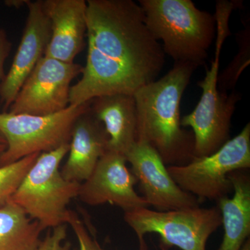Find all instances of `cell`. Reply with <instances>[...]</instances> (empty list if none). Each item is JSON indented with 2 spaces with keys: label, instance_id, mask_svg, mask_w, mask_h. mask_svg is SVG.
Wrapping results in <instances>:
<instances>
[{
  "label": "cell",
  "instance_id": "cell-24",
  "mask_svg": "<svg viewBox=\"0 0 250 250\" xmlns=\"http://www.w3.org/2000/svg\"><path fill=\"white\" fill-rule=\"evenodd\" d=\"M241 250H250V238H248V241L245 242L244 245L242 247Z\"/></svg>",
  "mask_w": 250,
  "mask_h": 250
},
{
  "label": "cell",
  "instance_id": "cell-17",
  "mask_svg": "<svg viewBox=\"0 0 250 250\" xmlns=\"http://www.w3.org/2000/svg\"><path fill=\"white\" fill-rule=\"evenodd\" d=\"M42 231L16 204L9 201L0 207V250H36Z\"/></svg>",
  "mask_w": 250,
  "mask_h": 250
},
{
  "label": "cell",
  "instance_id": "cell-1",
  "mask_svg": "<svg viewBox=\"0 0 250 250\" xmlns=\"http://www.w3.org/2000/svg\"><path fill=\"white\" fill-rule=\"evenodd\" d=\"M86 24V62L70 88V105L102 95H134L158 80L166 54L147 29L139 3L88 0Z\"/></svg>",
  "mask_w": 250,
  "mask_h": 250
},
{
  "label": "cell",
  "instance_id": "cell-11",
  "mask_svg": "<svg viewBox=\"0 0 250 250\" xmlns=\"http://www.w3.org/2000/svg\"><path fill=\"white\" fill-rule=\"evenodd\" d=\"M126 162L123 154L106 151L89 178L81 184L78 195L81 201L90 206L108 203L125 212L149 207L144 197L135 190L138 181L128 169Z\"/></svg>",
  "mask_w": 250,
  "mask_h": 250
},
{
  "label": "cell",
  "instance_id": "cell-26",
  "mask_svg": "<svg viewBox=\"0 0 250 250\" xmlns=\"http://www.w3.org/2000/svg\"><path fill=\"white\" fill-rule=\"evenodd\" d=\"M0 143H4L6 144V141H5V139L3 135L1 134L0 132Z\"/></svg>",
  "mask_w": 250,
  "mask_h": 250
},
{
  "label": "cell",
  "instance_id": "cell-16",
  "mask_svg": "<svg viewBox=\"0 0 250 250\" xmlns=\"http://www.w3.org/2000/svg\"><path fill=\"white\" fill-rule=\"evenodd\" d=\"M228 177L233 196L216 201L225 230L218 250H241L250 234V178L242 170L231 172Z\"/></svg>",
  "mask_w": 250,
  "mask_h": 250
},
{
  "label": "cell",
  "instance_id": "cell-12",
  "mask_svg": "<svg viewBox=\"0 0 250 250\" xmlns=\"http://www.w3.org/2000/svg\"><path fill=\"white\" fill-rule=\"evenodd\" d=\"M28 16L12 65L0 84V101L7 112L37 62L45 55L51 36L50 22L42 0L25 3Z\"/></svg>",
  "mask_w": 250,
  "mask_h": 250
},
{
  "label": "cell",
  "instance_id": "cell-21",
  "mask_svg": "<svg viewBox=\"0 0 250 250\" xmlns=\"http://www.w3.org/2000/svg\"><path fill=\"white\" fill-rule=\"evenodd\" d=\"M68 223L76 235L80 244V250H100V246L98 242L92 238L84 224L81 221L73 211L71 212Z\"/></svg>",
  "mask_w": 250,
  "mask_h": 250
},
{
  "label": "cell",
  "instance_id": "cell-9",
  "mask_svg": "<svg viewBox=\"0 0 250 250\" xmlns=\"http://www.w3.org/2000/svg\"><path fill=\"white\" fill-rule=\"evenodd\" d=\"M83 67L44 56L23 83L9 113L47 116L65 109L70 105L71 82Z\"/></svg>",
  "mask_w": 250,
  "mask_h": 250
},
{
  "label": "cell",
  "instance_id": "cell-23",
  "mask_svg": "<svg viewBox=\"0 0 250 250\" xmlns=\"http://www.w3.org/2000/svg\"><path fill=\"white\" fill-rule=\"evenodd\" d=\"M25 3L26 0H22V1H20V0H11V1H5V4L7 5L10 7L14 6V7L17 8V9L25 4Z\"/></svg>",
  "mask_w": 250,
  "mask_h": 250
},
{
  "label": "cell",
  "instance_id": "cell-25",
  "mask_svg": "<svg viewBox=\"0 0 250 250\" xmlns=\"http://www.w3.org/2000/svg\"><path fill=\"white\" fill-rule=\"evenodd\" d=\"M6 144H4V143H0V156L3 154V152L6 150Z\"/></svg>",
  "mask_w": 250,
  "mask_h": 250
},
{
  "label": "cell",
  "instance_id": "cell-6",
  "mask_svg": "<svg viewBox=\"0 0 250 250\" xmlns=\"http://www.w3.org/2000/svg\"><path fill=\"white\" fill-rule=\"evenodd\" d=\"M124 219L137 235L139 250H147L144 236L148 233L159 235L162 250L172 247L182 250H206L208 238L222 225L218 207L167 211L140 208L125 212Z\"/></svg>",
  "mask_w": 250,
  "mask_h": 250
},
{
  "label": "cell",
  "instance_id": "cell-18",
  "mask_svg": "<svg viewBox=\"0 0 250 250\" xmlns=\"http://www.w3.org/2000/svg\"><path fill=\"white\" fill-rule=\"evenodd\" d=\"M40 154L36 153L9 165L0 166V207L9 201Z\"/></svg>",
  "mask_w": 250,
  "mask_h": 250
},
{
  "label": "cell",
  "instance_id": "cell-15",
  "mask_svg": "<svg viewBox=\"0 0 250 250\" xmlns=\"http://www.w3.org/2000/svg\"><path fill=\"white\" fill-rule=\"evenodd\" d=\"M90 109L107 133L108 150L126 155L138 139L134 95L116 93L97 97L90 100Z\"/></svg>",
  "mask_w": 250,
  "mask_h": 250
},
{
  "label": "cell",
  "instance_id": "cell-8",
  "mask_svg": "<svg viewBox=\"0 0 250 250\" xmlns=\"http://www.w3.org/2000/svg\"><path fill=\"white\" fill-rule=\"evenodd\" d=\"M250 167V124L216 152L183 166H167L175 183L202 202L218 201L233 191L229 174Z\"/></svg>",
  "mask_w": 250,
  "mask_h": 250
},
{
  "label": "cell",
  "instance_id": "cell-4",
  "mask_svg": "<svg viewBox=\"0 0 250 250\" xmlns=\"http://www.w3.org/2000/svg\"><path fill=\"white\" fill-rule=\"evenodd\" d=\"M231 11L227 6L215 9L216 40L215 58L205 77L197 83L202 89L200 101L195 109L181 118L182 127H190L195 139V157L210 155L230 139V129L236 104L241 100V94L218 89V78L222 47L231 34L229 20Z\"/></svg>",
  "mask_w": 250,
  "mask_h": 250
},
{
  "label": "cell",
  "instance_id": "cell-10",
  "mask_svg": "<svg viewBox=\"0 0 250 250\" xmlns=\"http://www.w3.org/2000/svg\"><path fill=\"white\" fill-rule=\"evenodd\" d=\"M125 157L149 207L159 211L200 207L202 202L197 197L175 183L161 156L147 143L136 141Z\"/></svg>",
  "mask_w": 250,
  "mask_h": 250
},
{
  "label": "cell",
  "instance_id": "cell-19",
  "mask_svg": "<svg viewBox=\"0 0 250 250\" xmlns=\"http://www.w3.org/2000/svg\"><path fill=\"white\" fill-rule=\"evenodd\" d=\"M250 33V24H248V26H246L245 29L240 31L239 35L237 36L240 45L239 52L236 54V57L230 65L220 75L219 73L218 86L220 91L233 90L242 72L249 65Z\"/></svg>",
  "mask_w": 250,
  "mask_h": 250
},
{
  "label": "cell",
  "instance_id": "cell-5",
  "mask_svg": "<svg viewBox=\"0 0 250 250\" xmlns=\"http://www.w3.org/2000/svg\"><path fill=\"white\" fill-rule=\"evenodd\" d=\"M69 149L70 143H66L41 153L9 200L42 230L68 223L72 210L67 206L80 193L81 184L65 180L59 170Z\"/></svg>",
  "mask_w": 250,
  "mask_h": 250
},
{
  "label": "cell",
  "instance_id": "cell-20",
  "mask_svg": "<svg viewBox=\"0 0 250 250\" xmlns=\"http://www.w3.org/2000/svg\"><path fill=\"white\" fill-rule=\"evenodd\" d=\"M52 229V231H49L41 241L36 250H72L70 243H64L67 237L66 225H59Z\"/></svg>",
  "mask_w": 250,
  "mask_h": 250
},
{
  "label": "cell",
  "instance_id": "cell-22",
  "mask_svg": "<svg viewBox=\"0 0 250 250\" xmlns=\"http://www.w3.org/2000/svg\"><path fill=\"white\" fill-rule=\"evenodd\" d=\"M11 47L12 44L7 33L4 29H0V82H2L4 79V62L9 57Z\"/></svg>",
  "mask_w": 250,
  "mask_h": 250
},
{
  "label": "cell",
  "instance_id": "cell-14",
  "mask_svg": "<svg viewBox=\"0 0 250 250\" xmlns=\"http://www.w3.org/2000/svg\"><path fill=\"white\" fill-rule=\"evenodd\" d=\"M108 136L104 126L89 108L79 117L72 129L69 156L61 171L69 182L82 184L93 172L108 150Z\"/></svg>",
  "mask_w": 250,
  "mask_h": 250
},
{
  "label": "cell",
  "instance_id": "cell-2",
  "mask_svg": "<svg viewBox=\"0 0 250 250\" xmlns=\"http://www.w3.org/2000/svg\"><path fill=\"white\" fill-rule=\"evenodd\" d=\"M197 67L193 64L174 62L164 77L134 94L137 141L150 145L166 166L186 165L195 158L193 133L182 128L180 105Z\"/></svg>",
  "mask_w": 250,
  "mask_h": 250
},
{
  "label": "cell",
  "instance_id": "cell-27",
  "mask_svg": "<svg viewBox=\"0 0 250 250\" xmlns=\"http://www.w3.org/2000/svg\"><path fill=\"white\" fill-rule=\"evenodd\" d=\"M100 250H104L103 248H101V247L100 246Z\"/></svg>",
  "mask_w": 250,
  "mask_h": 250
},
{
  "label": "cell",
  "instance_id": "cell-7",
  "mask_svg": "<svg viewBox=\"0 0 250 250\" xmlns=\"http://www.w3.org/2000/svg\"><path fill=\"white\" fill-rule=\"evenodd\" d=\"M89 104L69 105L62 111L47 116L0 113V132L6 144V150L0 156V166L70 143L74 125L88 111Z\"/></svg>",
  "mask_w": 250,
  "mask_h": 250
},
{
  "label": "cell",
  "instance_id": "cell-3",
  "mask_svg": "<svg viewBox=\"0 0 250 250\" xmlns=\"http://www.w3.org/2000/svg\"><path fill=\"white\" fill-rule=\"evenodd\" d=\"M145 22L174 62L203 66L216 36L214 15L191 0H139Z\"/></svg>",
  "mask_w": 250,
  "mask_h": 250
},
{
  "label": "cell",
  "instance_id": "cell-13",
  "mask_svg": "<svg viewBox=\"0 0 250 250\" xmlns=\"http://www.w3.org/2000/svg\"><path fill=\"white\" fill-rule=\"evenodd\" d=\"M42 1L51 26L50 40L44 56L62 62H74L84 47L87 1Z\"/></svg>",
  "mask_w": 250,
  "mask_h": 250
}]
</instances>
